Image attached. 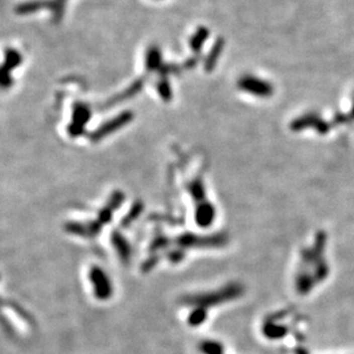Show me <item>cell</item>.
Returning a JSON list of instances; mask_svg holds the SVG:
<instances>
[{"mask_svg": "<svg viewBox=\"0 0 354 354\" xmlns=\"http://www.w3.org/2000/svg\"><path fill=\"white\" fill-rule=\"evenodd\" d=\"M91 280L96 282V295L99 298L105 299L111 295V287L109 286L108 279H107L104 271L99 269H93L91 271Z\"/></svg>", "mask_w": 354, "mask_h": 354, "instance_id": "6da1fadb", "label": "cell"}]
</instances>
